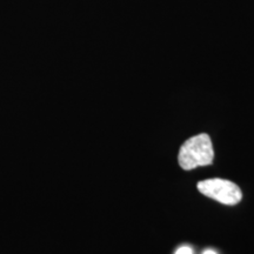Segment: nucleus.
<instances>
[{
    "mask_svg": "<svg viewBox=\"0 0 254 254\" xmlns=\"http://www.w3.org/2000/svg\"><path fill=\"white\" fill-rule=\"evenodd\" d=\"M213 158L214 151L211 138L206 133H201L184 142L180 147L178 161L183 170L190 171L199 166L211 165Z\"/></svg>",
    "mask_w": 254,
    "mask_h": 254,
    "instance_id": "1",
    "label": "nucleus"
},
{
    "mask_svg": "<svg viewBox=\"0 0 254 254\" xmlns=\"http://www.w3.org/2000/svg\"><path fill=\"white\" fill-rule=\"evenodd\" d=\"M200 193L208 198L221 202L224 205H237L243 199V193L239 186L226 179H207L198 184Z\"/></svg>",
    "mask_w": 254,
    "mask_h": 254,
    "instance_id": "2",
    "label": "nucleus"
},
{
    "mask_svg": "<svg viewBox=\"0 0 254 254\" xmlns=\"http://www.w3.org/2000/svg\"><path fill=\"white\" fill-rule=\"evenodd\" d=\"M176 254H193V251L189 246H182L177 250Z\"/></svg>",
    "mask_w": 254,
    "mask_h": 254,
    "instance_id": "3",
    "label": "nucleus"
},
{
    "mask_svg": "<svg viewBox=\"0 0 254 254\" xmlns=\"http://www.w3.org/2000/svg\"><path fill=\"white\" fill-rule=\"evenodd\" d=\"M202 254H217V252H214L213 250H206Z\"/></svg>",
    "mask_w": 254,
    "mask_h": 254,
    "instance_id": "4",
    "label": "nucleus"
}]
</instances>
